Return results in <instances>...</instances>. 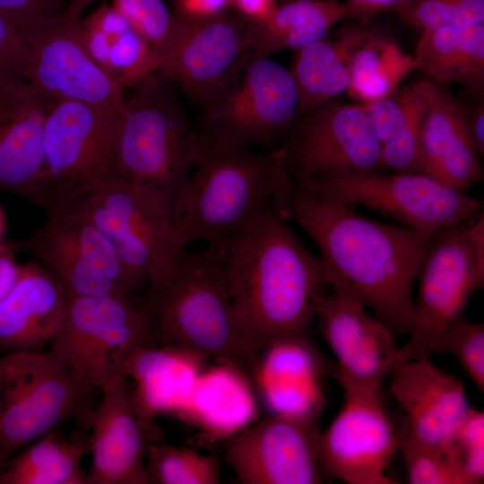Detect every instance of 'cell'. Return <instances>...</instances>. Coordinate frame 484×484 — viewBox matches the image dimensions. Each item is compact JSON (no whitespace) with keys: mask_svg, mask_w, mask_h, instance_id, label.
<instances>
[{"mask_svg":"<svg viewBox=\"0 0 484 484\" xmlns=\"http://www.w3.org/2000/svg\"><path fill=\"white\" fill-rule=\"evenodd\" d=\"M152 344L139 298L69 297L50 351L83 384L101 389L136 348Z\"/></svg>","mask_w":484,"mask_h":484,"instance_id":"7c38bea8","label":"cell"},{"mask_svg":"<svg viewBox=\"0 0 484 484\" xmlns=\"http://www.w3.org/2000/svg\"><path fill=\"white\" fill-rule=\"evenodd\" d=\"M145 465L150 483L219 484L220 473L216 459L191 449L153 442L148 448Z\"/></svg>","mask_w":484,"mask_h":484,"instance_id":"e575fe53","label":"cell"},{"mask_svg":"<svg viewBox=\"0 0 484 484\" xmlns=\"http://www.w3.org/2000/svg\"><path fill=\"white\" fill-rule=\"evenodd\" d=\"M260 352L253 380L272 414L318 419L325 365L309 336L281 339Z\"/></svg>","mask_w":484,"mask_h":484,"instance_id":"cb8c5ba5","label":"cell"},{"mask_svg":"<svg viewBox=\"0 0 484 484\" xmlns=\"http://www.w3.org/2000/svg\"><path fill=\"white\" fill-rule=\"evenodd\" d=\"M298 95L289 68L250 55L233 84L203 109L198 135L220 147L266 151L281 146L298 116Z\"/></svg>","mask_w":484,"mask_h":484,"instance_id":"30bf717a","label":"cell"},{"mask_svg":"<svg viewBox=\"0 0 484 484\" xmlns=\"http://www.w3.org/2000/svg\"><path fill=\"white\" fill-rule=\"evenodd\" d=\"M315 319L343 390L381 392L385 378L409 360L393 331L342 285H331L321 296Z\"/></svg>","mask_w":484,"mask_h":484,"instance_id":"2e32d148","label":"cell"},{"mask_svg":"<svg viewBox=\"0 0 484 484\" xmlns=\"http://www.w3.org/2000/svg\"><path fill=\"white\" fill-rule=\"evenodd\" d=\"M273 203L222 244L231 300L255 351L276 341L309 336L330 287L319 256L299 240Z\"/></svg>","mask_w":484,"mask_h":484,"instance_id":"7a4b0ae2","label":"cell"},{"mask_svg":"<svg viewBox=\"0 0 484 484\" xmlns=\"http://www.w3.org/2000/svg\"><path fill=\"white\" fill-rule=\"evenodd\" d=\"M152 344L175 345L230 363L253 378L258 354L231 300L222 244L201 252L181 250L173 264L149 281L139 298Z\"/></svg>","mask_w":484,"mask_h":484,"instance_id":"3957f363","label":"cell"},{"mask_svg":"<svg viewBox=\"0 0 484 484\" xmlns=\"http://www.w3.org/2000/svg\"><path fill=\"white\" fill-rule=\"evenodd\" d=\"M343 404L318 438L322 474L348 484H395L386 470L399 450L400 433L381 392L343 390Z\"/></svg>","mask_w":484,"mask_h":484,"instance_id":"ac0fdd59","label":"cell"},{"mask_svg":"<svg viewBox=\"0 0 484 484\" xmlns=\"http://www.w3.org/2000/svg\"><path fill=\"white\" fill-rule=\"evenodd\" d=\"M102 398L85 418L90 428L91 484H149L144 459L156 441L152 422L142 421L132 401L129 378L120 368L101 388Z\"/></svg>","mask_w":484,"mask_h":484,"instance_id":"ffe728a7","label":"cell"},{"mask_svg":"<svg viewBox=\"0 0 484 484\" xmlns=\"http://www.w3.org/2000/svg\"><path fill=\"white\" fill-rule=\"evenodd\" d=\"M408 359L430 358L436 337L484 282V215L433 234L419 261Z\"/></svg>","mask_w":484,"mask_h":484,"instance_id":"9c48e42d","label":"cell"},{"mask_svg":"<svg viewBox=\"0 0 484 484\" xmlns=\"http://www.w3.org/2000/svg\"><path fill=\"white\" fill-rule=\"evenodd\" d=\"M363 106L379 141L385 170L424 173L419 130L427 100L419 79Z\"/></svg>","mask_w":484,"mask_h":484,"instance_id":"f546056e","label":"cell"},{"mask_svg":"<svg viewBox=\"0 0 484 484\" xmlns=\"http://www.w3.org/2000/svg\"><path fill=\"white\" fill-rule=\"evenodd\" d=\"M333 201L359 205L428 234L480 216L483 203L426 173L341 172L293 182Z\"/></svg>","mask_w":484,"mask_h":484,"instance_id":"ba28073f","label":"cell"},{"mask_svg":"<svg viewBox=\"0 0 484 484\" xmlns=\"http://www.w3.org/2000/svg\"><path fill=\"white\" fill-rule=\"evenodd\" d=\"M318 419L272 414L226 440V461L243 484H317Z\"/></svg>","mask_w":484,"mask_h":484,"instance_id":"d6986e66","label":"cell"},{"mask_svg":"<svg viewBox=\"0 0 484 484\" xmlns=\"http://www.w3.org/2000/svg\"><path fill=\"white\" fill-rule=\"evenodd\" d=\"M45 222L13 242L36 256L69 297H135L144 285L122 262L101 230L73 203L48 208Z\"/></svg>","mask_w":484,"mask_h":484,"instance_id":"8fae6325","label":"cell"},{"mask_svg":"<svg viewBox=\"0 0 484 484\" xmlns=\"http://www.w3.org/2000/svg\"><path fill=\"white\" fill-rule=\"evenodd\" d=\"M125 102L100 106L56 101L45 123L44 163L34 204L48 209L114 180Z\"/></svg>","mask_w":484,"mask_h":484,"instance_id":"52a82bcc","label":"cell"},{"mask_svg":"<svg viewBox=\"0 0 484 484\" xmlns=\"http://www.w3.org/2000/svg\"><path fill=\"white\" fill-rule=\"evenodd\" d=\"M4 214L0 209V244L2 243V238H3V234H4Z\"/></svg>","mask_w":484,"mask_h":484,"instance_id":"681fc988","label":"cell"},{"mask_svg":"<svg viewBox=\"0 0 484 484\" xmlns=\"http://www.w3.org/2000/svg\"><path fill=\"white\" fill-rule=\"evenodd\" d=\"M412 56L425 77L484 97V23L423 30Z\"/></svg>","mask_w":484,"mask_h":484,"instance_id":"83f0119b","label":"cell"},{"mask_svg":"<svg viewBox=\"0 0 484 484\" xmlns=\"http://www.w3.org/2000/svg\"><path fill=\"white\" fill-rule=\"evenodd\" d=\"M69 295L42 264H21L18 280L0 302V348L43 350L59 328Z\"/></svg>","mask_w":484,"mask_h":484,"instance_id":"d4e9b609","label":"cell"},{"mask_svg":"<svg viewBox=\"0 0 484 484\" xmlns=\"http://www.w3.org/2000/svg\"><path fill=\"white\" fill-rule=\"evenodd\" d=\"M90 450L84 429L69 435L55 429L8 460L0 470V484H91L82 466Z\"/></svg>","mask_w":484,"mask_h":484,"instance_id":"d6a6232c","label":"cell"},{"mask_svg":"<svg viewBox=\"0 0 484 484\" xmlns=\"http://www.w3.org/2000/svg\"><path fill=\"white\" fill-rule=\"evenodd\" d=\"M412 0H346L347 19L367 22L385 12H396Z\"/></svg>","mask_w":484,"mask_h":484,"instance_id":"ee69618b","label":"cell"},{"mask_svg":"<svg viewBox=\"0 0 484 484\" xmlns=\"http://www.w3.org/2000/svg\"><path fill=\"white\" fill-rule=\"evenodd\" d=\"M82 36L92 59L123 89L158 71L156 53L112 5H102L82 20Z\"/></svg>","mask_w":484,"mask_h":484,"instance_id":"f1b7e54d","label":"cell"},{"mask_svg":"<svg viewBox=\"0 0 484 484\" xmlns=\"http://www.w3.org/2000/svg\"><path fill=\"white\" fill-rule=\"evenodd\" d=\"M68 203L101 230L145 286L163 274L183 250L176 242L168 205L142 187L114 180Z\"/></svg>","mask_w":484,"mask_h":484,"instance_id":"4fadbf2b","label":"cell"},{"mask_svg":"<svg viewBox=\"0 0 484 484\" xmlns=\"http://www.w3.org/2000/svg\"><path fill=\"white\" fill-rule=\"evenodd\" d=\"M420 31L484 23V0H412L395 12Z\"/></svg>","mask_w":484,"mask_h":484,"instance_id":"8d00e7d4","label":"cell"},{"mask_svg":"<svg viewBox=\"0 0 484 484\" xmlns=\"http://www.w3.org/2000/svg\"><path fill=\"white\" fill-rule=\"evenodd\" d=\"M419 81L427 100L419 130L422 170L468 191L482 179L483 170L468 135L459 98L448 85L428 77Z\"/></svg>","mask_w":484,"mask_h":484,"instance_id":"603a6c76","label":"cell"},{"mask_svg":"<svg viewBox=\"0 0 484 484\" xmlns=\"http://www.w3.org/2000/svg\"><path fill=\"white\" fill-rule=\"evenodd\" d=\"M399 450L411 484H473L450 454L418 444L404 430L400 433Z\"/></svg>","mask_w":484,"mask_h":484,"instance_id":"d590c367","label":"cell"},{"mask_svg":"<svg viewBox=\"0 0 484 484\" xmlns=\"http://www.w3.org/2000/svg\"><path fill=\"white\" fill-rule=\"evenodd\" d=\"M175 16L174 33L157 72L204 109L242 72L250 55L247 20L230 8L206 17Z\"/></svg>","mask_w":484,"mask_h":484,"instance_id":"5bb4252c","label":"cell"},{"mask_svg":"<svg viewBox=\"0 0 484 484\" xmlns=\"http://www.w3.org/2000/svg\"><path fill=\"white\" fill-rule=\"evenodd\" d=\"M390 376V391L405 416L403 430L418 444L450 454L471 409L463 385L430 358L408 360Z\"/></svg>","mask_w":484,"mask_h":484,"instance_id":"44dd1931","label":"cell"},{"mask_svg":"<svg viewBox=\"0 0 484 484\" xmlns=\"http://www.w3.org/2000/svg\"><path fill=\"white\" fill-rule=\"evenodd\" d=\"M280 147L292 182L333 173L385 170L363 104L339 98L298 116Z\"/></svg>","mask_w":484,"mask_h":484,"instance_id":"9a60e30c","label":"cell"},{"mask_svg":"<svg viewBox=\"0 0 484 484\" xmlns=\"http://www.w3.org/2000/svg\"><path fill=\"white\" fill-rule=\"evenodd\" d=\"M68 4V9L79 14H82L83 11L96 0H65Z\"/></svg>","mask_w":484,"mask_h":484,"instance_id":"c3c4849f","label":"cell"},{"mask_svg":"<svg viewBox=\"0 0 484 484\" xmlns=\"http://www.w3.org/2000/svg\"><path fill=\"white\" fill-rule=\"evenodd\" d=\"M177 416L212 441L228 440L257 418L250 377L228 362L203 369Z\"/></svg>","mask_w":484,"mask_h":484,"instance_id":"4316f807","label":"cell"},{"mask_svg":"<svg viewBox=\"0 0 484 484\" xmlns=\"http://www.w3.org/2000/svg\"><path fill=\"white\" fill-rule=\"evenodd\" d=\"M15 253L13 242L0 244V302L11 292L18 280L20 264L15 263Z\"/></svg>","mask_w":484,"mask_h":484,"instance_id":"bcb514c9","label":"cell"},{"mask_svg":"<svg viewBox=\"0 0 484 484\" xmlns=\"http://www.w3.org/2000/svg\"><path fill=\"white\" fill-rule=\"evenodd\" d=\"M29 50L21 31L0 13V88L27 80Z\"/></svg>","mask_w":484,"mask_h":484,"instance_id":"60d3db41","label":"cell"},{"mask_svg":"<svg viewBox=\"0 0 484 484\" xmlns=\"http://www.w3.org/2000/svg\"><path fill=\"white\" fill-rule=\"evenodd\" d=\"M205 356L175 345H143L125 359L121 369L135 382L134 411L143 422L162 414L177 415L187 402L203 369Z\"/></svg>","mask_w":484,"mask_h":484,"instance_id":"484cf974","label":"cell"},{"mask_svg":"<svg viewBox=\"0 0 484 484\" xmlns=\"http://www.w3.org/2000/svg\"><path fill=\"white\" fill-rule=\"evenodd\" d=\"M82 15L65 13L21 30L29 50L26 79L57 99L100 106L123 104V87L90 56Z\"/></svg>","mask_w":484,"mask_h":484,"instance_id":"e0dca14e","label":"cell"},{"mask_svg":"<svg viewBox=\"0 0 484 484\" xmlns=\"http://www.w3.org/2000/svg\"><path fill=\"white\" fill-rule=\"evenodd\" d=\"M133 88L117 138L114 180L157 195L174 221L194 166L198 134L167 77L155 72Z\"/></svg>","mask_w":484,"mask_h":484,"instance_id":"5b68a950","label":"cell"},{"mask_svg":"<svg viewBox=\"0 0 484 484\" xmlns=\"http://www.w3.org/2000/svg\"><path fill=\"white\" fill-rule=\"evenodd\" d=\"M176 14L186 17H206L229 9V0H171Z\"/></svg>","mask_w":484,"mask_h":484,"instance_id":"f6af8a7d","label":"cell"},{"mask_svg":"<svg viewBox=\"0 0 484 484\" xmlns=\"http://www.w3.org/2000/svg\"><path fill=\"white\" fill-rule=\"evenodd\" d=\"M67 9L65 0H0V13L20 31Z\"/></svg>","mask_w":484,"mask_h":484,"instance_id":"b9f144b4","label":"cell"},{"mask_svg":"<svg viewBox=\"0 0 484 484\" xmlns=\"http://www.w3.org/2000/svg\"><path fill=\"white\" fill-rule=\"evenodd\" d=\"M451 354L481 393L484 391V326L462 316L447 325L434 340L431 354Z\"/></svg>","mask_w":484,"mask_h":484,"instance_id":"74e56055","label":"cell"},{"mask_svg":"<svg viewBox=\"0 0 484 484\" xmlns=\"http://www.w3.org/2000/svg\"><path fill=\"white\" fill-rule=\"evenodd\" d=\"M459 100L462 106L464 124L471 143L478 155L483 157L484 97L476 98L465 92V96L459 98Z\"/></svg>","mask_w":484,"mask_h":484,"instance_id":"7bdbcfd3","label":"cell"},{"mask_svg":"<svg viewBox=\"0 0 484 484\" xmlns=\"http://www.w3.org/2000/svg\"><path fill=\"white\" fill-rule=\"evenodd\" d=\"M277 3V0H229V8L247 21H259L267 17Z\"/></svg>","mask_w":484,"mask_h":484,"instance_id":"7dc6e473","label":"cell"},{"mask_svg":"<svg viewBox=\"0 0 484 484\" xmlns=\"http://www.w3.org/2000/svg\"><path fill=\"white\" fill-rule=\"evenodd\" d=\"M148 42L159 59L174 33L176 16L163 0H112L111 4Z\"/></svg>","mask_w":484,"mask_h":484,"instance_id":"f35d334b","label":"cell"},{"mask_svg":"<svg viewBox=\"0 0 484 484\" xmlns=\"http://www.w3.org/2000/svg\"><path fill=\"white\" fill-rule=\"evenodd\" d=\"M450 454L473 484L484 480V413L471 408L453 438Z\"/></svg>","mask_w":484,"mask_h":484,"instance_id":"ab89813d","label":"cell"},{"mask_svg":"<svg viewBox=\"0 0 484 484\" xmlns=\"http://www.w3.org/2000/svg\"><path fill=\"white\" fill-rule=\"evenodd\" d=\"M282 210L317 246L330 285L352 291L395 336L409 333L416 273L433 234L363 216L295 183Z\"/></svg>","mask_w":484,"mask_h":484,"instance_id":"6da1fadb","label":"cell"},{"mask_svg":"<svg viewBox=\"0 0 484 484\" xmlns=\"http://www.w3.org/2000/svg\"><path fill=\"white\" fill-rule=\"evenodd\" d=\"M345 19L344 3L338 0H284L267 17L247 21V46L255 56L297 51L325 38Z\"/></svg>","mask_w":484,"mask_h":484,"instance_id":"4dcf8cb0","label":"cell"},{"mask_svg":"<svg viewBox=\"0 0 484 484\" xmlns=\"http://www.w3.org/2000/svg\"><path fill=\"white\" fill-rule=\"evenodd\" d=\"M292 184L281 147L255 152L216 146L198 135L194 166L174 220L178 247L198 240L223 244L268 205L282 209Z\"/></svg>","mask_w":484,"mask_h":484,"instance_id":"277c9868","label":"cell"},{"mask_svg":"<svg viewBox=\"0 0 484 484\" xmlns=\"http://www.w3.org/2000/svg\"><path fill=\"white\" fill-rule=\"evenodd\" d=\"M95 389L81 382L50 350L0 358V470L28 445L76 418L82 426Z\"/></svg>","mask_w":484,"mask_h":484,"instance_id":"8992f818","label":"cell"},{"mask_svg":"<svg viewBox=\"0 0 484 484\" xmlns=\"http://www.w3.org/2000/svg\"><path fill=\"white\" fill-rule=\"evenodd\" d=\"M369 22L351 49L347 64V92L362 104L389 96L416 70L413 56L374 30Z\"/></svg>","mask_w":484,"mask_h":484,"instance_id":"836d02e7","label":"cell"},{"mask_svg":"<svg viewBox=\"0 0 484 484\" xmlns=\"http://www.w3.org/2000/svg\"><path fill=\"white\" fill-rule=\"evenodd\" d=\"M56 100L27 80L0 88V191L35 203L45 123Z\"/></svg>","mask_w":484,"mask_h":484,"instance_id":"7402d4cb","label":"cell"},{"mask_svg":"<svg viewBox=\"0 0 484 484\" xmlns=\"http://www.w3.org/2000/svg\"><path fill=\"white\" fill-rule=\"evenodd\" d=\"M366 25L360 22L346 25L333 39L326 36L296 51L289 70L298 95V116L347 92L348 59Z\"/></svg>","mask_w":484,"mask_h":484,"instance_id":"1f68e13d","label":"cell"}]
</instances>
